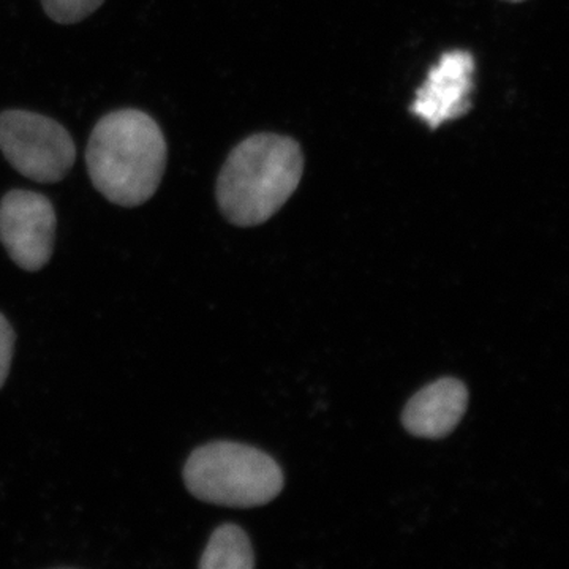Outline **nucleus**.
I'll return each mask as SVG.
<instances>
[{
	"mask_svg": "<svg viewBox=\"0 0 569 569\" xmlns=\"http://www.w3.org/2000/svg\"><path fill=\"white\" fill-rule=\"evenodd\" d=\"M475 59L470 52H445L430 69L427 80L418 89L411 112L430 129L458 119L470 110L473 91Z\"/></svg>",
	"mask_w": 569,
	"mask_h": 569,
	"instance_id": "nucleus-6",
	"label": "nucleus"
},
{
	"mask_svg": "<svg viewBox=\"0 0 569 569\" xmlns=\"http://www.w3.org/2000/svg\"><path fill=\"white\" fill-rule=\"evenodd\" d=\"M104 0H41L48 17L61 24H74L103 6Z\"/></svg>",
	"mask_w": 569,
	"mask_h": 569,
	"instance_id": "nucleus-9",
	"label": "nucleus"
},
{
	"mask_svg": "<svg viewBox=\"0 0 569 569\" xmlns=\"http://www.w3.org/2000/svg\"><path fill=\"white\" fill-rule=\"evenodd\" d=\"M183 482L206 503L253 508L279 497L284 478L279 463L260 449L213 441L194 449L187 459Z\"/></svg>",
	"mask_w": 569,
	"mask_h": 569,
	"instance_id": "nucleus-3",
	"label": "nucleus"
},
{
	"mask_svg": "<svg viewBox=\"0 0 569 569\" xmlns=\"http://www.w3.org/2000/svg\"><path fill=\"white\" fill-rule=\"evenodd\" d=\"M467 406L466 385L456 378H440L408 400L402 415L403 427L411 436L437 440L459 426Z\"/></svg>",
	"mask_w": 569,
	"mask_h": 569,
	"instance_id": "nucleus-7",
	"label": "nucleus"
},
{
	"mask_svg": "<svg viewBox=\"0 0 569 569\" xmlns=\"http://www.w3.org/2000/svg\"><path fill=\"white\" fill-rule=\"evenodd\" d=\"M302 170L298 142L274 133L253 134L236 146L220 171V211L238 227L264 223L298 189Z\"/></svg>",
	"mask_w": 569,
	"mask_h": 569,
	"instance_id": "nucleus-2",
	"label": "nucleus"
},
{
	"mask_svg": "<svg viewBox=\"0 0 569 569\" xmlns=\"http://www.w3.org/2000/svg\"><path fill=\"white\" fill-rule=\"evenodd\" d=\"M56 224L54 208L43 194L13 190L0 201V241L24 271H40L51 260Z\"/></svg>",
	"mask_w": 569,
	"mask_h": 569,
	"instance_id": "nucleus-5",
	"label": "nucleus"
},
{
	"mask_svg": "<svg viewBox=\"0 0 569 569\" xmlns=\"http://www.w3.org/2000/svg\"><path fill=\"white\" fill-rule=\"evenodd\" d=\"M509 2H522V0H509Z\"/></svg>",
	"mask_w": 569,
	"mask_h": 569,
	"instance_id": "nucleus-11",
	"label": "nucleus"
},
{
	"mask_svg": "<svg viewBox=\"0 0 569 569\" xmlns=\"http://www.w3.org/2000/svg\"><path fill=\"white\" fill-rule=\"evenodd\" d=\"M253 550L246 531L234 523H224L213 531L201 556V569H252Z\"/></svg>",
	"mask_w": 569,
	"mask_h": 569,
	"instance_id": "nucleus-8",
	"label": "nucleus"
},
{
	"mask_svg": "<svg viewBox=\"0 0 569 569\" xmlns=\"http://www.w3.org/2000/svg\"><path fill=\"white\" fill-rule=\"evenodd\" d=\"M14 350V331L6 317L0 313V388L9 377Z\"/></svg>",
	"mask_w": 569,
	"mask_h": 569,
	"instance_id": "nucleus-10",
	"label": "nucleus"
},
{
	"mask_svg": "<svg viewBox=\"0 0 569 569\" xmlns=\"http://www.w3.org/2000/svg\"><path fill=\"white\" fill-rule=\"evenodd\" d=\"M0 151L18 173L40 183L62 181L77 156L61 123L22 110L0 112Z\"/></svg>",
	"mask_w": 569,
	"mask_h": 569,
	"instance_id": "nucleus-4",
	"label": "nucleus"
},
{
	"mask_svg": "<svg viewBox=\"0 0 569 569\" xmlns=\"http://www.w3.org/2000/svg\"><path fill=\"white\" fill-rule=\"evenodd\" d=\"M86 163L93 187L108 201L137 208L151 200L162 182L167 141L146 112H110L93 127Z\"/></svg>",
	"mask_w": 569,
	"mask_h": 569,
	"instance_id": "nucleus-1",
	"label": "nucleus"
}]
</instances>
